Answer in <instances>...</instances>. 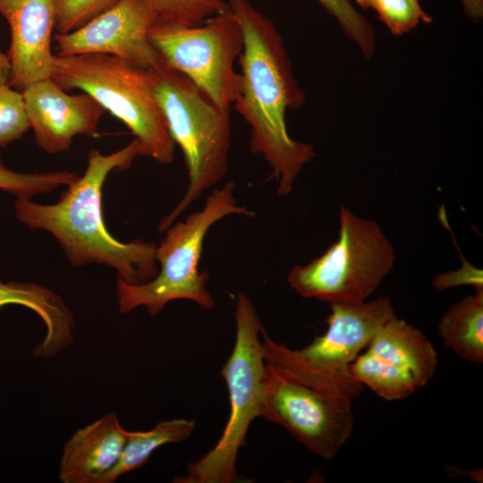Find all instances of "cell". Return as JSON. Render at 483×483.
<instances>
[{
  "label": "cell",
  "mask_w": 483,
  "mask_h": 483,
  "mask_svg": "<svg viewBox=\"0 0 483 483\" xmlns=\"http://www.w3.org/2000/svg\"><path fill=\"white\" fill-rule=\"evenodd\" d=\"M227 2L243 36L238 59L242 85L233 106L250 126V150L268 164L277 193L287 196L304 165L316 155L312 145L291 138L286 126V111L300 107L305 94L293 76L274 22L248 0Z\"/></svg>",
  "instance_id": "cell-1"
},
{
  "label": "cell",
  "mask_w": 483,
  "mask_h": 483,
  "mask_svg": "<svg viewBox=\"0 0 483 483\" xmlns=\"http://www.w3.org/2000/svg\"><path fill=\"white\" fill-rule=\"evenodd\" d=\"M139 155L140 144L135 138L108 155L91 148L83 175L67 186L56 203L43 205L17 198V219L31 229L50 233L73 266L106 265L117 272V278L131 284L152 280L158 272L157 244L116 240L107 231L102 212V188L106 177L113 171L130 168Z\"/></svg>",
  "instance_id": "cell-2"
},
{
  "label": "cell",
  "mask_w": 483,
  "mask_h": 483,
  "mask_svg": "<svg viewBox=\"0 0 483 483\" xmlns=\"http://www.w3.org/2000/svg\"><path fill=\"white\" fill-rule=\"evenodd\" d=\"M234 188V182L230 181L215 189L200 210L188 215L184 220L174 221L165 230V234L156 248L158 272L152 280L131 284L116 279L121 314L144 307L154 316L176 300L191 301L204 309L215 307L214 297L207 286L208 275L199 269L207 233L225 216H255L254 211L238 204Z\"/></svg>",
  "instance_id": "cell-3"
},
{
  "label": "cell",
  "mask_w": 483,
  "mask_h": 483,
  "mask_svg": "<svg viewBox=\"0 0 483 483\" xmlns=\"http://www.w3.org/2000/svg\"><path fill=\"white\" fill-rule=\"evenodd\" d=\"M158 70L106 54L55 55L51 78L65 91L90 95L131 130L140 156L167 165L174 158L175 142L157 99Z\"/></svg>",
  "instance_id": "cell-4"
},
{
  "label": "cell",
  "mask_w": 483,
  "mask_h": 483,
  "mask_svg": "<svg viewBox=\"0 0 483 483\" xmlns=\"http://www.w3.org/2000/svg\"><path fill=\"white\" fill-rule=\"evenodd\" d=\"M330 306L326 333L302 349L275 342L264 329L265 361L297 382L353 401L362 393L363 386L353 379L350 366L396 315L386 297Z\"/></svg>",
  "instance_id": "cell-5"
},
{
  "label": "cell",
  "mask_w": 483,
  "mask_h": 483,
  "mask_svg": "<svg viewBox=\"0 0 483 483\" xmlns=\"http://www.w3.org/2000/svg\"><path fill=\"white\" fill-rule=\"evenodd\" d=\"M157 72V99L189 174L184 196L159 223V232H165L227 174L232 134L229 110L216 106L184 74L164 66Z\"/></svg>",
  "instance_id": "cell-6"
},
{
  "label": "cell",
  "mask_w": 483,
  "mask_h": 483,
  "mask_svg": "<svg viewBox=\"0 0 483 483\" xmlns=\"http://www.w3.org/2000/svg\"><path fill=\"white\" fill-rule=\"evenodd\" d=\"M235 342L231 355L223 365L229 395L230 414L217 443L200 459L187 466L186 474L177 483L240 482L236 464L244 446L251 422L261 417L264 404L266 372L264 330L261 319L250 297L237 294L234 309Z\"/></svg>",
  "instance_id": "cell-7"
},
{
  "label": "cell",
  "mask_w": 483,
  "mask_h": 483,
  "mask_svg": "<svg viewBox=\"0 0 483 483\" xmlns=\"http://www.w3.org/2000/svg\"><path fill=\"white\" fill-rule=\"evenodd\" d=\"M339 223L338 239L323 254L288 273L287 283L300 296L329 304L362 302L394 267V248L376 221L342 206Z\"/></svg>",
  "instance_id": "cell-8"
},
{
  "label": "cell",
  "mask_w": 483,
  "mask_h": 483,
  "mask_svg": "<svg viewBox=\"0 0 483 483\" xmlns=\"http://www.w3.org/2000/svg\"><path fill=\"white\" fill-rule=\"evenodd\" d=\"M148 37L164 67L184 74L216 106L230 111L241 91L234 63L243 48L242 31L231 9L195 26L156 22Z\"/></svg>",
  "instance_id": "cell-9"
},
{
  "label": "cell",
  "mask_w": 483,
  "mask_h": 483,
  "mask_svg": "<svg viewBox=\"0 0 483 483\" xmlns=\"http://www.w3.org/2000/svg\"><path fill=\"white\" fill-rule=\"evenodd\" d=\"M266 364L261 417L284 427L312 453L334 458L353 431L352 401L303 385Z\"/></svg>",
  "instance_id": "cell-10"
},
{
  "label": "cell",
  "mask_w": 483,
  "mask_h": 483,
  "mask_svg": "<svg viewBox=\"0 0 483 483\" xmlns=\"http://www.w3.org/2000/svg\"><path fill=\"white\" fill-rule=\"evenodd\" d=\"M437 364V352L428 337L395 316L351 364L350 373L356 382L390 402L405 399L425 386Z\"/></svg>",
  "instance_id": "cell-11"
},
{
  "label": "cell",
  "mask_w": 483,
  "mask_h": 483,
  "mask_svg": "<svg viewBox=\"0 0 483 483\" xmlns=\"http://www.w3.org/2000/svg\"><path fill=\"white\" fill-rule=\"evenodd\" d=\"M157 16L144 0H119L83 27L54 35L55 55L106 54L136 66L158 70L162 62L148 33Z\"/></svg>",
  "instance_id": "cell-12"
},
{
  "label": "cell",
  "mask_w": 483,
  "mask_h": 483,
  "mask_svg": "<svg viewBox=\"0 0 483 483\" xmlns=\"http://www.w3.org/2000/svg\"><path fill=\"white\" fill-rule=\"evenodd\" d=\"M21 92L36 142L48 154L68 150L78 135H97L106 113L90 95H69L52 78L36 81Z\"/></svg>",
  "instance_id": "cell-13"
},
{
  "label": "cell",
  "mask_w": 483,
  "mask_h": 483,
  "mask_svg": "<svg viewBox=\"0 0 483 483\" xmlns=\"http://www.w3.org/2000/svg\"><path fill=\"white\" fill-rule=\"evenodd\" d=\"M0 14L11 30L6 53L11 66L8 84L23 91L36 81L51 78L55 57L51 49L55 0H0Z\"/></svg>",
  "instance_id": "cell-14"
},
{
  "label": "cell",
  "mask_w": 483,
  "mask_h": 483,
  "mask_svg": "<svg viewBox=\"0 0 483 483\" xmlns=\"http://www.w3.org/2000/svg\"><path fill=\"white\" fill-rule=\"evenodd\" d=\"M127 431L114 412L77 430L65 443L60 460L63 483H97L118 462Z\"/></svg>",
  "instance_id": "cell-15"
},
{
  "label": "cell",
  "mask_w": 483,
  "mask_h": 483,
  "mask_svg": "<svg viewBox=\"0 0 483 483\" xmlns=\"http://www.w3.org/2000/svg\"><path fill=\"white\" fill-rule=\"evenodd\" d=\"M9 304L32 309L44 322L47 333L35 347V356L52 357L73 343V315L62 298L50 289L35 283L0 280V309Z\"/></svg>",
  "instance_id": "cell-16"
},
{
  "label": "cell",
  "mask_w": 483,
  "mask_h": 483,
  "mask_svg": "<svg viewBox=\"0 0 483 483\" xmlns=\"http://www.w3.org/2000/svg\"><path fill=\"white\" fill-rule=\"evenodd\" d=\"M437 332L443 344L459 358L483 362V290L453 303L442 316Z\"/></svg>",
  "instance_id": "cell-17"
},
{
  "label": "cell",
  "mask_w": 483,
  "mask_h": 483,
  "mask_svg": "<svg viewBox=\"0 0 483 483\" xmlns=\"http://www.w3.org/2000/svg\"><path fill=\"white\" fill-rule=\"evenodd\" d=\"M195 427L193 419H174L161 421L147 431H127L118 462L97 483H113L122 475L144 467L158 447L188 439Z\"/></svg>",
  "instance_id": "cell-18"
},
{
  "label": "cell",
  "mask_w": 483,
  "mask_h": 483,
  "mask_svg": "<svg viewBox=\"0 0 483 483\" xmlns=\"http://www.w3.org/2000/svg\"><path fill=\"white\" fill-rule=\"evenodd\" d=\"M157 16V22L195 26L229 11L225 0H144Z\"/></svg>",
  "instance_id": "cell-19"
},
{
  "label": "cell",
  "mask_w": 483,
  "mask_h": 483,
  "mask_svg": "<svg viewBox=\"0 0 483 483\" xmlns=\"http://www.w3.org/2000/svg\"><path fill=\"white\" fill-rule=\"evenodd\" d=\"M78 176L69 171L18 173L6 167L0 157V190L17 198L31 199L38 194L50 192L61 185L68 186Z\"/></svg>",
  "instance_id": "cell-20"
},
{
  "label": "cell",
  "mask_w": 483,
  "mask_h": 483,
  "mask_svg": "<svg viewBox=\"0 0 483 483\" xmlns=\"http://www.w3.org/2000/svg\"><path fill=\"white\" fill-rule=\"evenodd\" d=\"M337 21L343 32L370 59L376 52V33L371 23L350 0H317Z\"/></svg>",
  "instance_id": "cell-21"
},
{
  "label": "cell",
  "mask_w": 483,
  "mask_h": 483,
  "mask_svg": "<svg viewBox=\"0 0 483 483\" xmlns=\"http://www.w3.org/2000/svg\"><path fill=\"white\" fill-rule=\"evenodd\" d=\"M362 8H370L377 13L391 33L402 36L414 30L419 21L431 22L432 19L421 7L419 0H355Z\"/></svg>",
  "instance_id": "cell-22"
},
{
  "label": "cell",
  "mask_w": 483,
  "mask_h": 483,
  "mask_svg": "<svg viewBox=\"0 0 483 483\" xmlns=\"http://www.w3.org/2000/svg\"><path fill=\"white\" fill-rule=\"evenodd\" d=\"M30 128L22 92L0 83V148L21 140Z\"/></svg>",
  "instance_id": "cell-23"
},
{
  "label": "cell",
  "mask_w": 483,
  "mask_h": 483,
  "mask_svg": "<svg viewBox=\"0 0 483 483\" xmlns=\"http://www.w3.org/2000/svg\"><path fill=\"white\" fill-rule=\"evenodd\" d=\"M119 0H55L56 33L72 32L112 8Z\"/></svg>",
  "instance_id": "cell-24"
},
{
  "label": "cell",
  "mask_w": 483,
  "mask_h": 483,
  "mask_svg": "<svg viewBox=\"0 0 483 483\" xmlns=\"http://www.w3.org/2000/svg\"><path fill=\"white\" fill-rule=\"evenodd\" d=\"M461 285H471L476 290H483L482 270L466 260L461 268L441 273L432 281V286L436 291H445Z\"/></svg>",
  "instance_id": "cell-25"
},
{
  "label": "cell",
  "mask_w": 483,
  "mask_h": 483,
  "mask_svg": "<svg viewBox=\"0 0 483 483\" xmlns=\"http://www.w3.org/2000/svg\"><path fill=\"white\" fill-rule=\"evenodd\" d=\"M463 11L469 20L479 23L483 19V0H461Z\"/></svg>",
  "instance_id": "cell-26"
},
{
  "label": "cell",
  "mask_w": 483,
  "mask_h": 483,
  "mask_svg": "<svg viewBox=\"0 0 483 483\" xmlns=\"http://www.w3.org/2000/svg\"><path fill=\"white\" fill-rule=\"evenodd\" d=\"M446 473H450L451 475H453V476H456L457 474L462 476V477H466V478H469V479H471L473 480H476L477 482H482V470H474V471H470V470H462L458 467H455L453 465H450V466H447L446 467Z\"/></svg>",
  "instance_id": "cell-27"
},
{
  "label": "cell",
  "mask_w": 483,
  "mask_h": 483,
  "mask_svg": "<svg viewBox=\"0 0 483 483\" xmlns=\"http://www.w3.org/2000/svg\"><path fill=\"white\" fill-rule=\"evenodd\" d=\"M10 70L11 66L8 56L0 49V83H8Z\"/></svg>",
  "instance_id": "cell-28"
}]
</instances>
